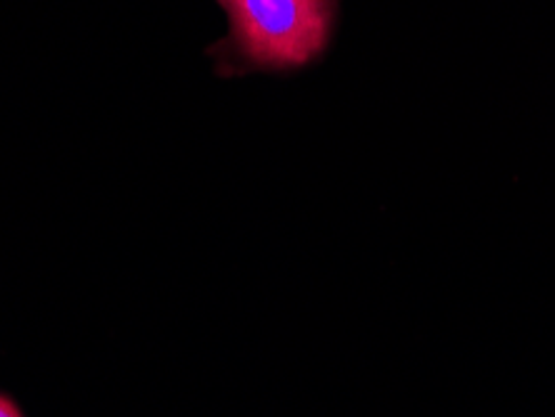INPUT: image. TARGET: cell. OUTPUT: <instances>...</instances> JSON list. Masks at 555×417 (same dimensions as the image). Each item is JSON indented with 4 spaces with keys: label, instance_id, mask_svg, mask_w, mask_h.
Wrapping results in <instances>:
<instances>
[{
    "label": "cell",
    "instance_id": "obj_2",
    "mask_svg": "<svg viewBox=\"0 0 555 417\" xmlns=\"http://www.w3.org/2000/svg\"><path fill=\"white\" fill-rule=\"evenodd\" d=\"M0 417H26L18 407V403L5 392H0Z\"/></svg>",
    "mask_w": 555,
    "mask_h": 417
},
{
    "label": "cell",
    "instance_id": "obj_1",
    "mask_svg": "<svg viewBox=\"0 0 555 417\" xmlns=\"http://www.w3.org/2000/svg\"><path fill=\"white\" fill-rule=\"evenodd\" d=\"M241 53L263 68H298L323 53L331 0H220Z\"/></svg>",
    "mask_w": 555,
    "mask_h": 417
}]
</instances>
